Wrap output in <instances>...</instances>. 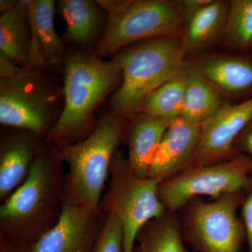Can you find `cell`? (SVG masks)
<instances>
[{"instance_id":"1","label":"cell","mask_w":252,"mask_h":252,"mask_svg":"<svg viewBox=\"0 0 252 252\" xmlns=\"http://www.w3.org/2000/svg\"><path fill=\"white\" fill-rule=\"evenodd\" d=\"M63 183L59 161L36 156L26 180L0 208V235L28 248L36 243L59 220Z\"/></svg>"},{"instance_id":"2","label":"cell","mask_w":252,"mask_h":252,"mask_svg":"<svg viewBox=\"0 0 252 252\" xmlns=\"http://www.w3.org/2000/svg\"><path fill=\"white\" fill-rule=\"evenodd\" d=\"M181 38L149 39L123 51L114 62L122 71V84L112 96L118 115L135 117L154 91L185 69Z\"/></svg>"},{"instance_id":"3","label":"cell","mask_w":252,"mask_h":252,"mask_svg":"<svg viewBox=\"0 0 252 252\" xmlns=\"http://www.w3.org/2000/svg\"><path fill=\"white\" fill-rule=\"evenodd\" d=\"M123 135L122 122L107 117L86 140L63 145L61 157L68 167L63 183L64 198L102 213V192Z\"/></svg>"},{"instance_id":"4","label":"cell","mask_w":252,"mask_h":252,"mask_svg":"<svg viewBox=\"0 0 252 252\" xmlns=\"http://www.w3.org/2000/svg\"><path fill=\"white\" fill-rule=\"evenodd\" d=\"M108 16L94 56L102 59L136 41L181 38L185 21L183 1L170 0L97 1Z\"/></svg>"},{"instance_id":"5","label":"cell","mask_w":252,"mask_h":252,"mask_svg":"<svg viewBox=\"0 0 252 252\" xmlns=\"http://www.w3.org/2000/svg\"><path fill=\"white\" fill-rule=\"evenodd\" d=\"M64 76V107L50 134L52 140H68L82 130L117 84L122 71L114 61L75 54L66 61Z\"/></svg>"},{"instance_id":"6","label":"cell","mask_w":252,"mask_h":252,"mask_svg":"<svg viewBox=\"0 0 252 252\" xmlns=\"http://www.w3.org/2000/svg\"><path fill=\"white\" fill-rule=\"evenodd\" d=\"M109 176V189L101 201V210L119 219L124 229V252H134L141 229L167 212L158 194L161 182L137 177L120 152L114 157Z\"/></svg>"},{"instance_id":"7","label":"cell","mask_w":252,"mask_h":252,"mask_svg":"<svg viewBox=\"0 0 252 252\" xmlns=\"http://www.w3.org/2000/svg\"><path fill=\"white\" fill-rule=\"evenodd\" d=\"M252 188V158L245 154L224 161L187 169L159 185L158 194L167 211L177 212L197 196L215 200Z\"/></svg>"},{"instance_id":"8","label":"cell","mask_w":252,"mask_h":252,"mask_svg":"<svg viewBox=\"0 0 252 252\" xmlns=\"http://www.w3.org/2000/svg\"><path fill=\"white\" fill-rule=\"evenodd\" d=\"M252 189L211 203L192 200L187 204L182 224L185 241L198 252H241L246 232L237 210Z\"/></svg>"},{"instance_id":"9","label":"cell","mask_w":252,"mask_h":252,"mask_svg":"<svg viewBox=\"0 0 252 252\" xmlns=\"http://www.w3.org/2000/svg\"><path fill=\"white\" fill-rule=\"evenodd\" d=\"M51 102L47 89L29 71L0 81V122L41 133L49 127Z\"/></svg>"},{"instance_id":"10","label":"cell","mask_w":252,"mask_h":252,"mask_svg":"<svg viewBox=\"0 0 252 252\" xmlns=\"http://www.w3.org/2000/svg\"><path fill=\"white\" fill-rule=\"evenodd\" d=\"M103 213L63 199L56 224L29 248L30 252H92L104 223Z\"/></svg>"},{"instance_id":"11","label":"cell","mask_w":252,"mask_h":252,"mask_svg":"<svg viewBox=\"0 0 252 252\" xmlns=\"http://www.w3.org/2000/svg\"><path fill=\"white\" fill-rule=\"evenodd\" d=\"M252 122V97L241 103L223 104L202 124L198 148L190 167L224 161L234 152L237 139Z\"/></svg>"},{"instance_id":"12","label":"cell","mask_w":252,"mask_h":252,"mask_svg":"<svg viewBox=\"0 0 252 252\" xmlns=\"http://www.w3.org/2000/svg\"><path fill=\"white\" fill-rule=\"evenodd\" d=\"M200 134V125L181 117L172 120L151 162L147 177L162 182L189 168Z\"/></svg>"},{"instance_id":"13","label":"cell","mask_w":252,"mask_h":252,"mask_svg":"<svg viewBox=\"0 0 252 252\" xmlns=\"http://www.w3.org/2000/svg\"><path fill=\"white\" fill-rule=\"evenodd\" d=\"M182 1L185 21L181 39L186 54L205 51L223 35L229 2L218 0Z\"/></svg>"},{"instance_id":"14","label":"cell","mask_w":252,"mask_h":252,"mask_svg":"<svg viewBox=\"0 0 252 252\" xmlns=\"http://www.w3.org/2000/svg\"><path fill=\"white\" fill-rule=\"evenodd\" d=\"M31 30L29 64L36 68L61 61L63 44L54 24L56 3L53 0H26Z\"/></svg>"},{"instance_id":"15","label":"cell","mask_w":252,"mask_h":252,"mask_svg":"<svg viewBox=\"0 0 252 252\" xmlns=\"http://www.w3.org/2000/svg\"><path fill=\"white\" fill-rule=\"evenodd\" d=\"M188 70L203 77L220 93L232 96L252 93V58L212 56L192 64Z\"/></svg>"},{"instance_id":"16","label":"cell","mask_w":252,"mask_h":252,"mask_svg":"<svg viewBox=\"0 0 252 252\" xmlns=\"http://www.w3.org/2000/svg\"><path fill=\"white\" fill-rule=\"evenodd\" d=\"M128 132V161L137 177L147 178L149 166L172 121L139 113Z\"/></svg>"},{"instance_id":"17","label":"cell","mask_w":252,"mask_h":252,"mask_svg":"<svg viewBox=\"0 0 252 252\" xmlns=\"http://www.w3.org/2000/svg\"><path fill=\"white\" fill-rule=\"evenodd\" d=\"M35 144L31 139L16 137L3 146L0 155V198L6 200L29 175L34 161Z\"/></svg>"},{"instance_id":"18","label":"cell","mask_w":252,"mask_h":252,"mask_svg":"<svg viewBox=\"0 0 252 252\" xmlns=\"http://www.w3.org/2000/svg\"><path fill=\"white\" fill-rule=\"evenodd\" d=\"M31 30L26 0L0 16L1 54L16 64H29Z\"/></svg>"},{"instance_id":"19","label":"cell","mask_w":252,"mask_h":252,"mask_svg":"<svg viewBox=\"0 0 252 252\" xmlns=\"http://www.w3.org/2000/svg\"><path fill=\"white\" fill-rule=\"evenodd\" d=\"M188 81L180 117L202 126L224 104L217 88L197 73L187 69Z\"/></svg>"},{"instance_id":"20","label":"cell","mask_w":252,"mask_h":252,"mask_svg":"<svg viewBox=\"0 0 252 252\" xmlns=\"http://www.w3.org/2000/svg\"><path fill=\"white\" fill-rule=\"evenodd\" d=\"M139 252H187L183 244L182 224L176 212L167 211L150 220L137 235Z\"/></svg>"},{"instance_id":"21","label":"cell","mask_w":252,"mask_h":252,"mask_svg":"<svg viewBox=\"0 0 252 252\" xmlns=\"http://www.w3.org/2000/svg\"><path fill=\"white\" fill-rule=\"evenodd\" d=\"M60 11L67 26L65 37L78 45H87L95 36L99 22L97 1L61 0Z\"/></svg>"},{"instance_id":"22","label":"cell","mask_w":252,"mask_h":252,"mask_svg":"<svg viewBox=\"0 0 252 252\" xmlns=\"http://www.w3.org/2000/svg\"><path fill=\"white\" fill-rule=\"evenodd\" d=\"M188 74L184 69L154 91L144 102L140 112L167 121L180 117L187 90Z\"/></svg>"},{"instance_id":"23","label":"cell","mask_w":252,"mask_h":252,"mask_svg":"<svg viewBox=\"0 0 252 252\" xmlns=\"http://www.w3.org/2000/svg\"><path fill=\"white\" fill-rule=\"evenodd\" d=\"M223 36L233 49L252 50V0L229 1Z\"/></svg>"},{"instance_id":"24","label":"cell","mask_w":252,"mask_h":252,"mask_svg":"<svg viewBox=\"0 0 252 252\" xmlns=\"http://www.w3.org/2000/svg\"><path fill=\"white\" fill-rule=\"evenodd\" d=\"M92 252H124V229L114 215H107Z\"/></svg>"},{"instance_id":"25","label":"cell","mask_w":252,"mask_h":252,"mask_svg":"<svg viewBox=\"0 0 252 252\" xmlns=\"http://www.w3.org/2000/svg\"><path fill=\"white\" fill-rule=\"evenodd\" d=\"M242 217L246 232L248 252H252V189L242 205Z\"/></svg>"},{"instance_id":"26","label":"cell","mask_w":252,"mask_h":252,"mask_svg":"<svg viewBox=\"0 0 252 252\" xmlns=\"http://www.w3.org/2000/svg\"><path fill=\"white\" fill-rule=\"evenodd\" d=\"M23 69L4 54H0V77L1 79L14 78L21 74Z\"/></svg>"},{"instance_id":"27","label":"cell","mask_w":252,"mask_h":252,"mask_svg":"<svg viewBox=\"0 0 252 252\" xmlns=\"http://www.w3.org/2000/svg\"><path fill=\"white\" fill-rule=\"evenodd\" d=\"M235 146L239 150L243 152V154L252 158V122L239 136Z\"/></svg>"},{"instance_id":"28","label":"cell","mask_w":252,"mask_h":252,"mask_svg":"<svg viewBox=\"0 0 252 252\" xmlns=\"http://www.w3.org/2000/svg\"><path fill=\"white\" fill-rule=\"evenodd\" d=\"M0 252H30L29 248L11 241L0 235Z\"/></svg>"},{"instance_id":"29","label":"cell","mask_w":252,"mask_h":252,"mask_svg":"<svg viewBox=\"0 0 252 252\" xmlns=\"http://www.w3.org/2000/svg\"><path fill=\"white\" fill-rule=\"evenodd\" d=\"M19 1H12V0H1L0 1V10L1 14L6 12L9 10L14 9L18 4Z\"/></svg>"}]
</instances>
